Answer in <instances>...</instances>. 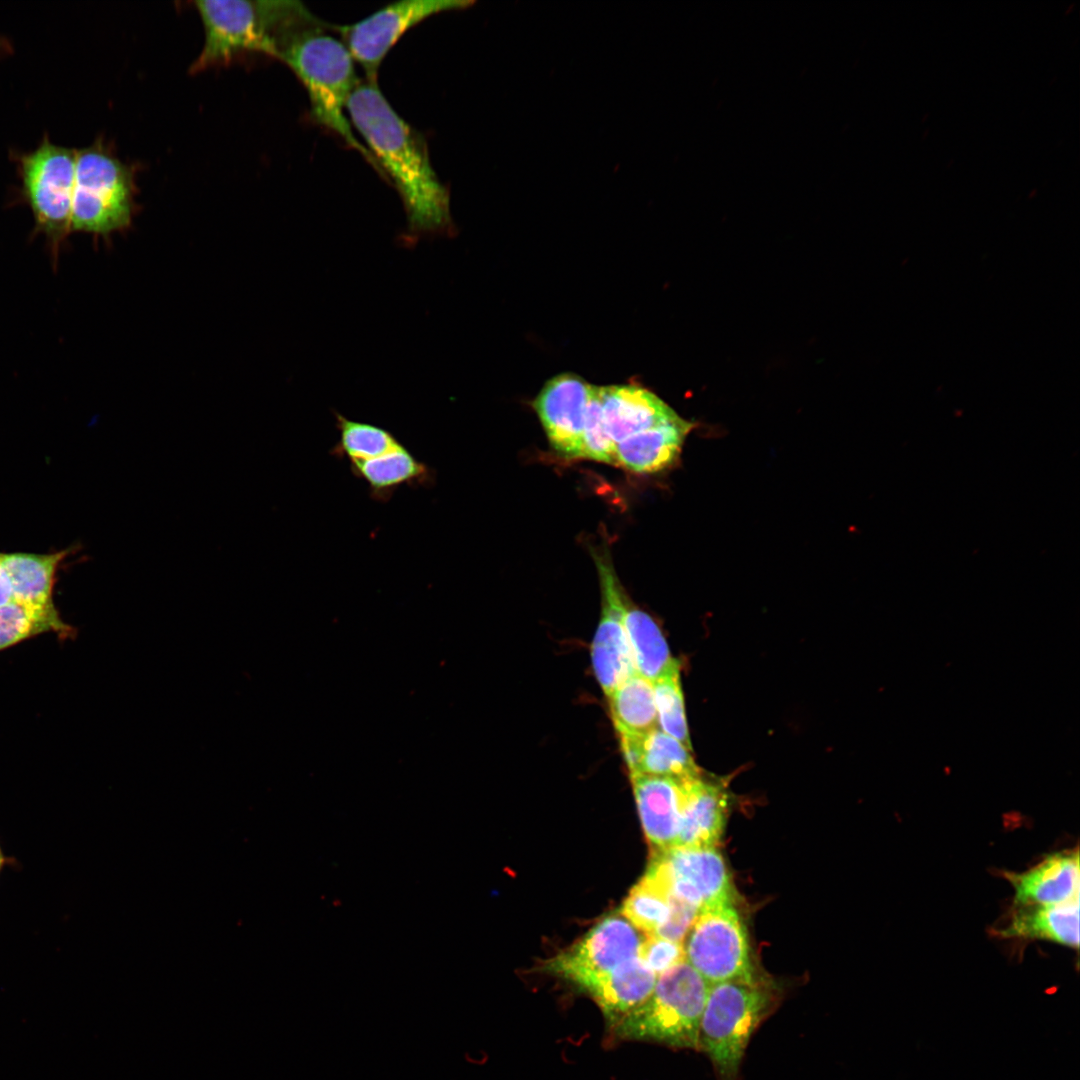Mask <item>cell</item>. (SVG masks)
I'll list each match as a JSON object with an SVG mask.
<instances>
[{
	"instance_id": "28",
	"label": "cell",
	"mask_w": 1080,
	"mask_h": 1080,
	"mask_svg": "<svg viewBox=\"0 0 1080 1080\" xmlns=\"http://www.w3.org/2000/svg\"><path fill=\"white\" fill-rule=\"evenodd\" d=\"M670 911L669 892L644 875L624 900L621 914L645 935H654Z\"/></svg>"
},
{
	"instance_id": "22",
	"label": "cell",
	"mask_w": 1080,
	"mask_h": 1080,
	"mask_svg": "<svg viewBox=\"0 0 1080 1080\" xmlns=\"http://www.w3.org/2000/svg\"><path fill=\"white\" fill-rule=\"evenodd\" d=\"M351 471L368 485L370 496L387 501L402 485L431 486L435 472L419 461L406 447L370 460L349 461Z\"/></svg>"
},
{
	"instance_id": "2",
	"label": "cell",
	"mask_w": 1080,
	"mask_h": 1080,
	"mask_svg": "<svg viewBox=\"0 0 1080 1080\" xmlns=\"http://www.w3.org/2000/svg\"><path fill=\"white\" fill-rule=\"evenodd\" d=\"M281 5L269 55L284 62L302 82L313 120L384 176L371 152L355 137L346 114L347 101L360 81L348 49L334 35L333 25L300 1L283 0Z\"/></svg>"
},
{
	"instance_id": "1",
	"label": "cell",
	"mask_w": 1080,
	"mask_h": 1080,
	"mask_svg": "<svg viewBox=\"0 0 1080 1080\" xmlns=\"http://www.w3.org/2000/svg\"><path fill=\"white\" fill-rule=\"evenodd\" d=\"M346 114L400 196L407 220L400 244L413 248L423 238L455 237L450 191L431 164L426 141L397 114L378 83L360 80Z\"/></svg>"
},
{
	"instance_id": "31",
	"label": "cell",
	"mask_w": 1080,
	"mask_h": 1080,
	"mask_svg": "<svg viewBox=\"0 0 1080 1080\" xmlns=\"http://www.w3.org/2000/svg\"><path fill=\"white\" fill-rule=\"evenodd\" d=\"M639 957L658 976L684 961L685 953L682 942L646 935L640 946Z\"/></svg>"
},
{
	"instance_id": "34",
	"label": "cell",
	"mask_w": 1080,
	"mask_h": 1080,
	"mask_svg": "<svg viewBox=\"0 0 1080 1080\" xmlns=\"http://www.w3.org/2000/svg\"><path fill=\"white\" fill-rule=\"evenodd\" d=\"M14 862H15V860H14L13 858L7 857V856H6L5 854H4V852H3V850H2V847H1V845H0V872L2 871V869H3V868H4L5 866H7V865H10V864H13Z\"/></svg>"
},
{
	"instance_id": "4",
	"label": "cell",
	"mask_w": 1080,
	"mask_h": 1080,
	"mask_svg": "<svg viewBox=\"0 0 1080 1080\" xmlns=\"http://www.w3.org/2000/svg\"><path fill=\"white\" fill-rule=\"evenodd\" d=\"M710 985L686 961L657 976L650 997L613 1027L620 1038L698 1050Z\"/></svg>"
},
{
	"instance_id": "18",
	"label": "cell",
	"mask_w": 1080,
	"mask_h": 1080,
	"mask_svg": "<svg viewBox=\"0 0 1080 1080\" xmlns=\"http://www.w3.org/2000/svg\"><path fill=\"white\" fill-rule=\"evenodd\" d=\"M656 980L657 975L636 957L609 972L584 977L573 984L597 1002L613 1028L650 997Z\"/></svg>"
},
{
	"instance_id": "11",
	"label": "cell",
	"mask_w": 1080,
	"mask_h": 1080,
	"mask_svg": "<svg viewBox=\"0 0 1080 1080\" xmlns=\"http://www.w3.org/2000/svg\"><path fill=\"white\" fill-rule=\"evenodd\" d=\"M644 938L621 912L613 913L593 926L576 944L548 960L543 970L575 983L639 957Z\"/></svg>"
},
{
	"instance_id": "29",
	"label": "cell",
	"mask_w": 1080,
	"mask_h": 1080,
	"mask_svg": "<svg viewBox=\"0 0 1080 1080\" xmlns=\"http://www.w3.org/2000/svg\"><path fill=\"white\" fill-rule=\"evenodd\" d=\"M660 729L692 751L685 716L680 671L652 683Z\"/></svg>"
},
{
	"instance_id": "19",
	"label": "cell",
	"mask_w": 1080,
	"mask_h": 1080,
	"mask_svg": "<svg viewBox=\"0 0 1080 1080\" xmlns=\"http://www.w3.org/2000/svg\"><path fill=\"white\" fill-rule=\"evenodd\" d=\"M619 737L630 775L646 774L683 780L702 773L691 755L692 751L661 729Z\"/></svg>"
},
{
	"instance_id": "8",
	"label": "cell",
	"mask_w": 1080,
	"mask_h": 1080,
	"mask_svg": "<svg viewBox=\"0 0 1080 1080\" xmlns=\"http://www.w3.org/2000/svg\"><path fill=\"white\" fill-rule=\"evenodd\" d=\"M76 150L48 138L20 158L22 190L36 225L51 237L70 232Z\"/></svg>"
},
{
	"instance_id": "7",
	"label": "cell",
	"mask_w": 1080,
	"mask_h": 1080,
	"mask_svg": "<svg viewBox=\"0 0 1080 1080\" xmlns=\"http://www.w3.org/2000/svg\"><path fill=\"white\" fill-rule=\"evenodd\" d=\"M682 943L685 960L709 985L760 981L752 965L745 927L733 904L699 911Z\"/></svg>"
},
{
	"instance_id": "26",
	"label": "cell",
	"mask_w": 1080,
	"mask_h": 1080,
	"mask_svg": "<svg viewBox=\"0 0 1080 1080\" xmlns=\"http://www.w3.org/2000/svg\"><path fill=\"white\" fill-rule=\"evenodd\" d=\"M44 633L67 639L76 630L62 620L55 605L36 606L12 600L0 606V651Z\"/></svg>"
},
{
	"instance_id": "10",
	"label": "cell",
	"mask_w": 1080,
	"mask_h": 1080,
	"mask_svg": "<svg viewBox=\"0 0 1080 1080\" xmlns=\"http://www.w3.org/2000/svg\"><path fill=\"white\" fill-rule=\"evenodd\" d=\"M646 873L663 884L670 896L699 911L733 904L730 875L716 847H674L654 853Z\"/></svg>"
},
{
	"instance_id": "14",
	"label": "cell",
	"mask_w": 1080,
	"mask_h": 1080,
	"mask_svg": "<svg viewBox=\"0 0 1080 1080\" xmlns=\"http://www.w3.org/2000/svg\"><path fill=\"white\" fill-rule=\"evenodd\" d=\"M679 781L682 809L675 847H717L727 820L726 790L702 773Z\"/></svg>"
},
{
	"instance_id": "17",
	"label": "cell",
	"mask_w": 1080,
	"mask_h": 1080,
	"mask_svg": "<svg viewBox=\"0 0 1080 1080\" xmlns=\"http://www.w3.org/2000/svg\"><path fill=\"white\" fill-rule=\"evenodd\" d=\"M642 827L654 853L677 843L682 794L680 781L663 776L630 775Z\"/></svg>"
},
{
	"instance_id": "13",
	"label": "cell",
	"mask_w": 1080,
	"mask_h": 1080,
	"mask_svg": "<svg viewBox=\"0 0 1080 1080\" xmlns=\"http://www.w3.org/2000/svg\"><path fill=\"white\" fill-rule=\"evenodd\" d=\"M592 384L563 373L545 383L532 402L553 450L566 459H583V428Z\"/></svg>"
},
{
	"instance_id": "33",
	"label": "cell",
	"mask_w": 1080,
	"mask_h": 1080,
	"mask_svg": "<svg viewBox=\"0 0 1080 1080\" xmlns=\"http://www.w3.org/2000/svg\"><path fill=\"white\" fill-rule=\"evenodd\" d=\"M12 600L11 586L2 564V553H0V606Z\"/></svg>"
},
{
	"instance_id": "24",
	"label": "cell",
	"mask_w": 1080,
	"mask_h": 1080,
	"mask_svg": "<svg viewBox=\"0 0 1080 1080\" xmlns=\"http://www.w3.org/2000/svg\"><path fill=\"white\" fill-rule=\"evenodd\" d=\"M623 623L636 673L651 683L676 671L680 664L672 657L656 622L627 599Z\"/></svg>"
},
{
	"instance_id": "12",
	"label": "cell",
	"mask_w": 1080,
	"mask_h": 1080,
	"mask_svg": "<svg viewBox=\"0 0 1080 1080\" xmlns=\"http://www.w3.org/2000/svg\"><path fill=\"white\" fill-rule=\"evenodd\" d=\"M602 594V612L591 646L594 674L608 697L636 674L623 614L627 597L608 555H594Z\"/></svg>"
},
{
	"instance_id": "16",
	"label": "cell",
	"mask_w": 1080,
	"mask_h": 1080,
	"mask_svg": "<svg viewBox=\"0 0 1080 1080\" xmlns=\"http://www.w3.org/2000/svg\"><path fill=\"white\" fill-rule=\"evenodd\" d=\"M1078 849L1047 855L1030 869L1005 872L1014 894V906L1055 905L1079 897Z\"/></svg>"
},
{
	"instance_id": "35",
	"label": "cell",
	"mask_w": 1080,
	"mask_h": 1080,
	"mask_svg": "<svg viewBox=\"0 0 1080 1080\" xmlns=\"http://www.w3.org/2000/svg\"><path fill=\"white\" fill-rule=\"evenodd\" d=\"M0 47H1V45H0Z\"/></svg>"
},
{
	"instance_id": "25",
	"label": "cell",
	"mask_w": 1080,
	"mask_h": 1080,
	"mask_svg": "<svg viewBox=\"0 0 1080 1080\" xmlns=\"http://www.w3.org/2000/svg\"><path fill=\"white\" fill-rule=\"evenodd\" d=\"M619 735H642L660 729L652 683L634 674L608 696Z\"/></svg>"
},
{
	"instance_id": "30",
	"label": "cell",
	"mask_w": 1080,
	"mask_h": 1080,
	"mask_svg": "<svg viewBox=\"0 0 1080 1080\" xmlns=\"http://www.w3.org/2000/svg\"><path fill=\"white\" fill-rule=\"evenodd\" d=\"M583 459L605 464H616L615 443L606 432L598 386L593 385L587 405L583 428Z\"/></svg>"
},
{
	"instance_id": "21",
	"label": "cell",
	"mask_w": 1080,
	"mask_h": 1080,
	"mask_svg": "<svg viewBox=\"0 0 1080 1080\" xmlns=\"http://www.w3.org/2000/svg\"><path fill=\"white\" fill-rule=\"evenodd\" d=\"M1014 907L1008 924L998 930L1001 937L1042 939L1078 948L1079 897L1055 905Z\"/></svg>"
},
{
	"instance_id": "9",
	"label": "cell",
	"mask_w": 1080,
	"mask_h": 1080,
	"mask_svg": "<svg viewBox=\"0 0 1080 1080\" xmlns=\"http://www.w3.org/2000/svg\"><path fill=\"white\" fill-rule=\"evenodd\" d=\"M470 0H405L391 3L368 17L349 25H333L358 63L365 79L377 82L379 67L389 50L412 27L447 11L463 10Z\"/></svg>"
},
{
	"instance_id": "23",
	"label": "cell",
	"mask_w": 1080,
	"mask_h": 1080,
	"mask_svg": "<svg viewBox=\"0 0 1080 1080\" xmlns=\"http://www.w3.org/2000/svg\"><path fill=\"white\" fill-rule=\"evenodd\" d=\"M70 550L48 554L2 553L13 601L36 606H53L56 574Z\"/></svg>"
},
{
	"instance_id": "3",
	"label": "cell",
	"mask_w": 1080,
	"mask_h": 1080,
	"mask_svg": "<svg viewBox=\"0 0 1080 1080\" xmlns=\"http://www.w3.org/2000/svg\"><path fill=\"white\" fill-rule=\"evenodd\" d=\"M777 995L760 981H726L709 987L698 1050L710 1059L718 1080H739L754 1032L776 1008Z\"/></svg>"
},
{
	"instance_id": "6",
	"label": "cell",
	"mask_w": 1080,
	"mask_h": 1080,
	"mask_svg": "<svg viewBox=\"0 0 1080 1080\" xmlns=\"http://www.w3.org/2000/svg\"><path fill=\"white\" fill-rule=\"evenodd\" d=\"M281 0L195 1L205 41L193 64L202 69L245 52L269 54Z\"/></svg>"
},
{
	"instance_id": "5",
	"label": "cell",
	"mask_w": 1080,
	"mask_h": 1080,
	"mask_svg": "<svg viewBox=\"0 0 1080 1080\" xmlns=\"http://www.w3.org/2000/svg\"><path fill=\"white\" fill-rule=\"evenodd\" d=\"M132 210L128 167L100 145L76 150L70 231L110 234L130 224Z\"/></svg>"
},
{
	"instance_id": "20",
	"label": "cell",
	"mask_w": 1080,
	"mask_h": 1080,
	"mask_svg": "<svg viewBox=\"0 0 1080 1080\" xmlns=\"http://www.w3.org/2000/svg\"><path fill=\"white\" fill-rule=\"evenodd\" d=\"M693 428L694 423L679 416L629 436L615 445V465L637 474L668 469L677 462L683 443Z\"/></svg>"
},
{
	"instance_id": "15",
	"label": "cell",
	"mask_w": 1080,
	"mask_h": 1080,
	"mask_svg": "<svg viewBox=\"0 0 1080 1080\" xmlns=\"http://www.w3.org/2000/svg\"><path fill=\"white\" fill-rule=\"evenodd\" d=\"M598 393L603 423L615 444L679 417L658 396L636 384L598 386Z\"/></svg>"
},
{
	"instance_id": "32",
	"label": "cell",
	"mask_w": 1080,
	"mask_h": 1080,
	"mask_svg": "<svg viewBox=\"0 0 1080 1080\" xmlns=\"http://www.w3.org/2000/svg\"><path fill=\"white\" fill-rule=\"evenodd\" d=\"M670 904L671 911L668 920L654 935L676 942H683L699 910L673 896H670Z\"/></svg>"
},
{
	"instance_id": "27",
	"label": "cell",
	"mask_w": 1080,
	"mask_h": 1080,
	"mask_svg": "<svg viewBox=\"0 0 1080 1080\" xmlns=\"http://www.w3.org/2000/svg\"><path fill=\"white\" fill-rule=\"evenodd\" d=\"M339 440L333 448L336 456L353 460L375 459L405 447L390 431L369 423L346 418L333 411Z\"/></svg>"
}]
</instances>
